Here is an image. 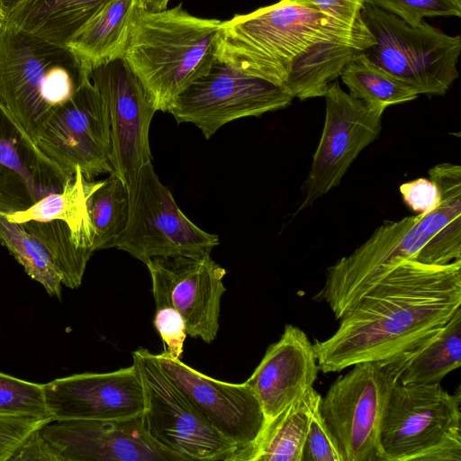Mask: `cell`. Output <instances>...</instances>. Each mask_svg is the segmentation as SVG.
I'll return each mask as SVG.
<instances>
[{
  "instance_id": "1",
  "label": "cell",
  "mask_w": 461,
  "mask_h": 461,
  "mask_svg": "<svg viewBox=\"0 0 461 461\" xmlns=\"http://www.w3.org/2000/svg\"><path fill=\"white\" fill-rule=\"evenodd\" d=\"M460 305L461 259L447 265L402 260L339 319L332 336L313 343L319 369L339 372L413 351Z\"/></svg>"
},
{
  "instance_id": "2",
  "label": "cell",
  "mask_w": 461,
  "mask_h": 461,
  "mask_svg": "<svg viewBox=\"0 0 461 461\" xmlns=\"http://www.w3.org/2000/svg\"><path fill=\"white\" fill-rule=\"evenodd\" d=\"M439 205L428 213L384 221L350 255L327 270L319 294L339 320L395 266L415 259L428 245L429 260L446 265L461 259V168L445 164L430 175Z\"/></svg>"
},
{
  "instance_id": "3",
  "label": "cell",
  "mask_w": 461,
  "mask_h": 461,
  "mask_svg": "<svg viewBox=\"0 0 461 461\" xmlns=\"http://www.w3.org/2000/svg\"><path fill=\"white\" fill-rule=\"evenodd\" d=\"M374 37L360 22L348 25L288 0L221 21L216 59L285 87L293 65L316 43Z\"/></svg>"
},
{
  "instance_id": "4",
  "label": "cell",
  "mask_w": 461,
  "mask_h": 461,
  "mask_svg": "<svg viewBox=\"0 0 461 461\" xmlns=\"http://www.w3.org/2000/svg\"><path fill=\"white\" fill-rule=\"evenodd\" d=\"M221 21L194 16L182 8L141 7L122 58L142 83L156 111L204 75L216 59Z\"/></svg>"
},
{
  "instance_id": "5",
  "label": "cell",
  "mask_w": 461,
  "mask_h": 461,
  "mask_svg": "<svg viewBox=\"0 0 461 461\" xmlns=\"http://www.w3.org/2000/svg\"><path fill=\"white\" fill-rule=\"evenodd\" d=\"M460 402V389L398 382L380 424V461H461Z\"/></svg>"
},
{
  "instance_id": "6",
  "label": "cell",
  "mask_w": 461,
  "mask_h": 461,
  "mask_svg": "<svg viewBox=\"0 0 461 461\" xmlns=\"http://www.w3.org/2000/svg\"><path fill=\"white\" fill-rule=\"evenodd\" d=\"M360 15L375 39L366 58L418 95H443L458 77L460 35L423 22L411 26L367 0Z\"/></svg>"
},
{
  "instance_id": "7",
  "label": "cell",
  "mask_w": 461,
  "mask_h": 461,
  "mask_svg": "<svg viewBox=\"0 0 461 461\" xmlns=\"http://www.w3.org/2000/svg\"><path fill=\"white\" fill-rule=\"evenodd\" d=\"M415 350L393 359L357 363L321 396V412L343 461H380L384 410Z\"/></svg>"
},
{
  "instance_id": "8",
  "label": "cell",
  "mask_w": 461,
  "mask_h": 461,
  "mask_svg": "<svg viewBox=\"0 0 461 461\" xmlns=\"http://www.w3.org/2000/svg\"><path fill=\"white\" fill-rule=\"evenodd\" d=\"M132 359L143 386L142 426L154 442L183 461H237L236 445L173 383L155 354L140 348L132 352Z\"/></svg>"
},
{
  "instance_id": "9",
  "label": "cell",
  "mask_w": 461,
  "mask_h": 461,
  "mask_svg": "<svg viewBox=\"0 0 461 461\" xmlns=\"http://www.w3.org/2000/svg\"><path fill=\"white\" fill-rule=\"evenodd\" d=\"M127 188L128 220L116 249L146 264L157 257L211 254L219 245L218 235L202 230L179 209L151 162Z\"/></svg>"
},
{
  "instance_id": "10",
  "label": "cell",
  "mask_w": 461,
  "mask_h": 461,
  "mask_svg": "<svg viewBox=\"0 0 461 461\" xmlns=\"http://www.w3.org/2000/svg\"><path fill=\"white\" fill-rule=\"evenodd\" d=\"M293 99L285 88L216 59L204 75L174 100L167 112L177 123H193L210 139L230 122L285 108Z\"/></svg>"
},
{
  "instance_id": "11",
  "label": "cell",
  "mask_w": 461,
  "mask_h": 461,
  "mask_svg": "<svg viewBox=\"0 0 461 461\" xmlns=\"http://www.w3.org/2000/svg\"><path fill=\"white\" fill-rule=\"evenodd\" d=\"M35 143L67 179L77 168L88 180L113 173L108 111L90 78L53 111Z\"/></svg>"
},
{
  "instance_id": "12",
  "label": "cell",
  "mask_w": 461,
  "mask_h": 461,
  "mask_svg": "<svg viewBox=\"0 0 461 461\" xmlns=\"http://www.w3.org/2000/svg\"><path fill=\"white\" fill-rule=\"evenodd\" d=\"M90 80L108 111L112 174L129 187L140 169L151 162L149 127L157 111L122 57L94 68Z\"/></svg>"
},
{
  "instance_id": "13",
  "label": "cell",
  "mask_w": 461,
  "mask_h": 461,
  "mask_svg": "<svg viewBox=\"0 0 461 461\" xmlns=\"http://www.w3.org/2000/svg\"><path fill=\"white\" fill-rule=\"evenodd\" d=\"M323 97L324 126L297 212L339 185L355 158L382 130L384 112L354 98L337 81L328 86Z\"/></svg>"
},
{
  "instance_id": "14",
  "label": "cell",
  "mask_w": 461,
  "mask_h": 461,
  "mask_svg": "<svg viewBox=\"0 0 461 461\" xmlns=\"http://www.w3.org/2000/svg\"><path fill=\"white\" fill-rule=\"evenodd\" d=\"M70 54L0 23V103L36 142L53 109L46 100L50 69Z\"/></svg>"
},
{
  "instance_id": "15",
  "label": "cell",
  "mask_w": 461,
  "mask_h": 461,
  "mask_svg": "<svg viewBox=\"0 0 461 461\" xmlns=\"http://www.w3.org/2000/svg\"><path fill=\"white\" fill-rule=\"evenodd\" d=\"M156 357L166 375L208 421L236 445L237 461H252L266 417L248 383L212 378L165 350Z\"/></svg>"
},
{
  "instance_id": "16",
  "label": "cell",
  "mask_w": 461,
  "mask_h": 461,
  "mask_svg": "<svg viewBox=\"0 0 461 461\" xmlns=\"http://www.w3.org/2000/svg\"><path fill=\"white\" fill-rule=\"evenodd\" d=\"M53 420H125L139 417L145 407L136 366L107 373H82L43 384Z\"/></svg>"
},
{
  "instance_id": "17",
  "label": "cell",
  "mask_w": 461,
  "mask_h": 461,
  "mask_svg": "<svg viewBox=\"0 0 461 461\" xmlns=\"http://www.w3.org/2000/svg\"><path fill=\"white\" fill-rule=\"evenodd\" d=\"M41 432L62 461H183L149 437L141 415L125 420H52Z\"/></svg>"
},
{
  "instance_id": "18",
  "label": "cell",
  "mask_w": 461,
  "mask_h": 461,
  "mask_svg": "<svg viewBox=\"0 0 461 461\" xmlns=\"http://www.w3.org/2000/svg\"><path fill=\"white\" fill-rule=\"evenodd\" d=\"M68 180L0 103V213L25 210Z\"/></svg>"
},
{
  "instance_id": "19",
  "label": "cell",
  "mask_w": 461,
  "mask_h": 461,
  "mask_svg": "<svg viewBox=\"0 0 461 461\" xmlns=\"http://www.w3.org/2000/svg\"><path fill=\"white\" fill-rule=\"evenodd\" d=\"M320 371L313 344L298 327L286 324L246 382L258 398L266 424L313 387Z\"/></svg>"
},
{
  "instance_id": "20",
  "label": "cell",
  "mask_w": 461,
  "mask_h": 461,
  "mask_svg": "<svg viewBox=\"0 0 461 461\" xmlns=\"http://www.w3.org/2000/svg\"><path fill=\"white\" fill-rule=\"evenodd\" d=\"M164 275L175 307L181 313L187 335L206 343L219 330L221 300L226 288V270L206 254L200 257H157L150 259Z\"/></svg>"
},
{
  "instance_id": "21",
  "label": "cell",
  "mask_w": 461,
  "mask_h": 461,
  "mask_svg": "<svg viewBox=\"0 0 461 461\" xmlns=\"http://www.w3.org/2000/svg\"><path fill=\"white\" fill-rule=\"evenodd\" d=\"M141 7V0H110L67 41L65 49L79 80L90 78L96 67L122 57Z\"/></svg>"
},
{
  "instance_id": "22",
  "label": "cell",
  "mask_w": 461,
  "mask_h": 461,
  "mask_svg": "<svg viewBox=\"0 0 461 461\" xmlns=\"http://www.w3.org/2000/svg\"><path fill=\"white\" fill-rule=\"evenodd\" d=\"M110 0H20L2 22L65 49L67 41Z\"/></svg>"
},
{
  "instance_id": "23",
  "label": "cell",
  "mask_w": 461,
  "mask_h": 461,
  "mask_svg": "<svg viewBox=\"0 0 461 461\" xmlns=\"http://www.w3.org/2000/svg\"><path fill=\"white\" fill-rule=\"evenodd\" d=\"M100 182L86 179L77 168L61 191L49 194L29 208L5 216L19 223L62 221L69 227L77 246L93 254L95 249L88 201Z\"/></svg>"
},
{
  "instance_id": "24",
  "label": "cell",
  "mask_w": 461,
  "mask_h": 461,
  "mask_svg": "<svg viewBox=\"0 0 461 461\" xmlns=\"http://www.w3.org/2000/svg\"><path fill=\"white\" fill-rule=\"evenodd\" d=\"M461 365V307L433 336L420 346L402 371L404 385L435 384Z\"/></svg>"
},
{
  "instance_id": "25",
  "label": "cell",
  "mask_w": 461,
  "mask_h": 461,
  "mask_svg": "<svg viewBox=\"0 0 461 461\" xmlns=\"http://www.w3.org/2000/svg\"><path fill=\"white\" fill-rule=\"evenodd\" d=\"M349 95L367 106L384 112L391 105L412 101L418 93L358 52L342 69Z\"/></svg>"
},
{
  "instance_id": "26",
  "label": "cell",
  "mask_w": 461,
  "mask_h": 461,
  "mask_svg": "<svg viewBox=\"0 0 461 461\" xmlns=\"http://www.w3.org/2000/svg\"><path fill=\"white\" fill-rule=\"evenodd\" d=\"M312 389L266 424L252 461H302Z\"/></svg>"
},
{
  "instance_id": "27",
  "label": "cell",
  "mask_w": 461,
  "mask_h": 461,
  "mask_svg": "<svg viewBox=\"0 0 461 461\" xmlns=\"http://www.w3.org/2000/svg\"><path fill=\"white\" fill-rule=\"evenodd\" d=\"M128 211L127 186L114 174H109L101 180L88 201L95 251L115 248L125 229Z\"/></svg>"
},
{
  "instance_id": "28",
  "label": "cell",
  "mask_w": 461,
  "mask_h": 461,
  "mask_svg": "<svg viewBox=\"0 0 461 461\" xmlns=\"http://www.w3.org/2000/svg\"><path fill=\"white\" fill-rule=\"evenodd\" d=\"M0 244L22 265L26 274L53 297L61 298V276L45 247L23 223L0 213Z\"/></svg>"
},
{
  "instance_id": "29",
  "label": "cell",
  "mask_w": 461,
  "mask_h": 461,
  "mask_svg": "<svg viewBox=\"0 0 461 461\" xmlns=\"http://www.w3.org/2000/svg\"><path fill=\"white\" fill-rule=\"evenodd\" d=\"M45 247L59 269L62 285L78 288L92 254L77 246L69 227L62 221H30L23 223Z\"/></svg>"
},
{
  "instance_id": "30",
  "label": "cell",
  "mask_w": 461,
  "mask_h": 461,
  "mask_svg": "<svg viewBox=\"0 0 461 461\" xmlns=\"http://www.w3.org/2000/svg\"><path fill=\"white\" fill-rule=\"evenodd\" d=\"M145 265L150 274L156 306L154 327L165 344V351L180 358L187 336L185 321L172 303L167 282L160 269L151 260Z\"/></svg>"
},
{
  "instance_id": "31",
  "label": "cell",
  "mask_w": 461,
  "mask_h": 461,
  "mask_svg": "<svg viewBox=\"0 0 461 461\" xmlns=\"http://www.w3.org/2000/svg\"><path fill=\"white\" fill-rule=\"evenodd\" d=\"M0 416L51 418L45 402L43 384L0 372Z\"/></svg>"
},
{
  "instance_id": "32",
  "label": "cell",
  "mask_w": 461,
  "mask_h": 461,
  "mask_svg": "<svg viewBox=\"0 0 461 461\" xmlns=\"http://www.w3.org/2000/svg\"><path fill=\"white\" fill-rule=\"evenodd\" d=\"M321 399V395L312 388L302 461H343L335 438L322 418Z\"/></svg>"
},
{
  "instance_id": "33",
  "label": "cell",
  "mask_w": 461,
  "mask_h": 461,
  "mask_svg": "<svg viewBox=\"0 0 461 461\" xmlns=\"http://www.w3.org/2000/svg\"><path fill=\"white\" fill-rule=\"evenodd\" d=\"M411 26H418L426 17L461 16V5L454 0H367Z\"/></svg>"
},
{
  "instance_id": "34",
  "label": "cell",
  "mask_w": 461,
  "mask_h": 461,
  "mask_svg": "<svg viewBox=\"0 0 461 461\" xmlns=\"http://www.w3.org/2000/svg\"><path fill=\"white\" fill-rule=\"evenodd\" d=\"M50 421L51 418L0 416V461H10L14 453L33 431Z\"/></svg>"
},
{
  "instance_id": "35",
  "label": "cell",
  "mask_w": 461,
  "mask_h": 461,
  "mask_svg": "<svg viewBox=\"0 0 461 461\" xmlns=\"http://www.w3.org/2000/svg\"><path fill=\"white\" fill-rule=\"evenodd\" d=\"M400 193L403 203L417 213H428L433 211L441 201L437 184L424 177L403 183L400 186Z\"/></svg>"
},
{
  "instance_id": "36",
  "label": "cell",
  "mask_w": 461,
  "mask_h": 461,
  "mask_svg": "<svg viewBox=\"0 0 461 461\" xmlns=\"http://www.w3.org/2000/svg\"><path fill=\"white\" fill-rule=\"evenodd\" d=\"M298 5L318 10L328 16L348 25L360 22L361 10L366 0H288Z\"/></svg>"
},
{
  "instance_id": "37",
  "label": "cell",
  "mask_w": 461,
  "mask_h": 461,
  "mask_svg": "<svg viewBox=\"0 0 461 461\" xmlns=\"http://www.w3.org/2000/svg\"><path fill=\"white\" fill-rule=\"evenodd\" d=\"M22 460L62 461V458L40 429L33 431L10 458V461Z\"/></svg>"
},
{
  "instance_id": "38",
  "label": "cell",
  "mask_w": 461,
  "mask_h": 461,
  "mask_svg": "<svg viewBox=\"0 0 461 461\" xmlns=\"http://www.w3.org/2000/svg\"><path fill=\"white\" fill-rule=\"evenodd\" d=\"M169 0H141L145 9L150 11H161L167 8Z\"/></svg>"
},
{
  "instance_id": "39",
  "label": "cell",
  "mask_w": 461,
  "mask_h": 461,
  "mask_svg": "<svg viewBox=\"0 0 461 461\" xmlns=\"http://www.w3.org/2000/svg\"><path fill=\"white\" fill-rule=\"evenodd\" d=\"M20 0H0V23L4 21L6 14Z\"/></svg>"
},
{
  "instance_id": "40",
  "label": "cell",
  "mask_w": 461,
  "mask_h": 461,
  "mask_svg": "<svg viewBox=\"0 0 461 461\" xmlns=\"http://www.w3.org/2000/svg\"><path fill=\"white\" fill-rule=\"evenodd\" d=\"M457 5H461V0H454Z\"/></svg>"
}]
</instances>
